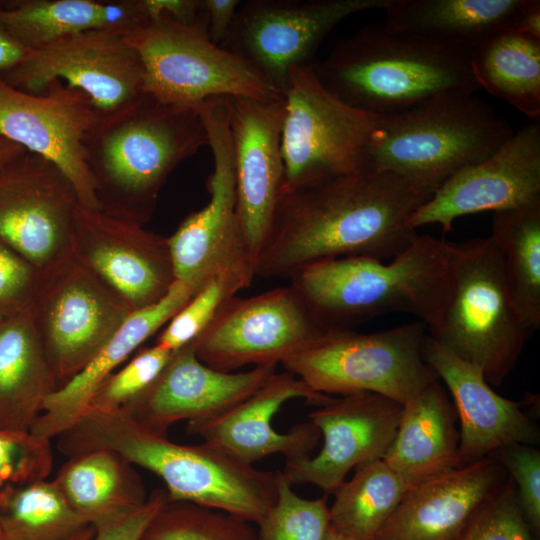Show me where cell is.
Wrapping results in <instances>:
<instances>
[{"label": "cell", "mask_w": 540, "mask_h": 540, "mask_svg": "<svg viewBox=\"0 0 540 540\" xmlns=\"http://www.w3.org/2000/svg\"><path fill=\"white\" fill-rule=\"evenodd\" d=\"M239 0H203L209 39L221 46L233 25Z\"/></svg>", "instance_id": "bcb514c9"}, {"label": "cell", "mask_w": 540, "mask_h": 540, "mask_svg": "<svg viewBox=\"0 0 540 540\" xmlns=\"http://www.w3.org/2000/svg\"><path fill=\"white\" fill-rule=\"evenodd\" d=\"M513 133L475 92L446 93L378 117L363 150L362 169L393 173L432 196L451 176L491 155Z\"/></svg>", "instance_id": "8992f818"}, {"label": "cell", "mask_w": 540, "mask_h": 540, "mask_svg": "<svg viewBox=\"0 0 540 540\" xmlns=\"http://www.w3.org/2000/svg\"><path fill=\"white\" fill-rule=\"evenodd\" d=\"M78 205L72 182L46 158L25 151L0 164V241L38 269L71 250Z\"/></svg>", "instance_id": "e0dca14e"}, {"label": "cell", "mask_w": 540, "mask_h": 540, "mask_svg": "<svg viewBox=\"0 0 540 540\" xmlns=\"http://www.w3.org/2000/svg\"><path fill=\"white\" fill-rule=\"evenodd\" d=\"M88 527L53 479L0 489L1 540H69Z\"/></svg>", "instance_id": "836d02e7"}, {"label": "cell", "mask_w": 540, "mask_h": 540, "mask_svg": "<svg viewBox=\"0 0 540 540\" xmlns=\"http://www.w3.org/2000/svg\"><path fill=\"white\" fill-rule=\"evenodd\" d=\"M0 540H1V537H0Z\"/></svg>", "instance_id": "f5cc1de1"}, {"label": "cell", "mask_w": 540, "mask_h": 540, "mask_svg": "<svg viewBox=\"0 0 540 540\" xmlns=\"http://www.w3.org/2000/svg\"><path fill=\"white\" fill-rule=\"evenodd\" d=\"M389 0H249L241 2L224 49L242 58L281 94L289 73L313 65L329 32L347 17L384 10Z\"/></svg>", "instance_id": "4fadbf2b"}, {"label": "cell", "mask_w": 540, "mask_h": 540, "mask_svg": "<svg viewBox=\"0 0 540 540\" xmlns=\"http://www.w3.org/2000/svg\"><path fill=\"white\" fill-rule=\"evenodd\" d=\"M354 469L333 492L330 527L356 540H374L410 487L382 458Z\"/></svg>", "instance_id": "d6a6232c"}, {"label": "cell", "mask_w": 540, "mask_h": 540, "mask_svg": "<svg viewBox=\"0 0 540 540\" xmlns=\"http://www.w3.org/2000/svg\"><path fill=\"white\" fill-rule=\"evenodd\" d=\"M195 109L213 157V170L206 180L210 198L203 208L185 217L167 240L176 281L197 292L210 277L225 270L255 275V265L236 215L229 97L210 98Z\"/></svg>", "instance_id": "7c38bea8"}, {"label": "cell", "mask_w": 540, "mask_h": 540, "mask_svg": "<svg viewBox=\"0 0 540 540\" xmlns=\"http://www.w3.org/2000/svg\"><path fill=\"white\" fill-rule=\"evenodd\" d=\"M289 286L325 330L352 327L387 313H409L434 330L452 289L451 242L416 234L389 262L367 256L302 266Z\"/></svg>", "instance_id": "3957f363"}, {"label": "cell", "mask_w": 540, "mask_h": 540, "mask_svg": "<svg viewBox=\"0 0 540 540\" xmlns=\"http://www.w3.org/2000/svg\"><path fill=\"white\" fill-rule=\"evenodd\" d=\"M540 201V122L514 132L491 155L446 180L411 216L416 231L437 224L443 233L454 221L480 212L504 211Z\"/></svg>", "instance_id": "ac0fdd59"}, {"label": "cell", "mask_w": 540, "mask_h": 540, "mask_svg": "<svg viewBox=\"0 0 540 540\" xmlns=\"http://www.w3.org/2000/svg\"><path fill=\"white\" fill-rule=\"evenodd\" d=\"M124 37L141 59L145 93L162 103L195 108L215 97L283 96L246 61L214 44L207 21L184 25L161 16Z\"/></svg>", "instance_id": "9c48e42d"}, {"label": "cell", "mask_w": 540, "mask_h": 540, "mask_svg": "<svg viewBox=\"0 0 540 540\" xmlns=\"http://www.w3.org/2000/svg\"><path fill=\"white\" fill-rule=\"evenodd\" d=\"M0 24L21 45L35 51L72 34L104 29V1H3Z\"/></svg>", "instance_id": "e575fe53"}, {"label": "cell", "mask_w": 540, "mask_h": 540, "mask_svg": "<svg viewBox=\"0 0 540 540\" xmlns=\"http://www.w3.org/2000/svg\"><path fill=\"white\" fill-rule=\"evenodd\" d=\"M167 502L164 488L154 489L145 504L132 514L99 527L92 540H140L147 526Z\"/></svg>", "instance_id": "ee69618b"}, {"label": "cell", "mask_w": 540, "mask_h": 540, "mask_svg": "<svg viewBox=\"0 0 540 540\" xmlns=\"http://www.w3.org/2000/svg\"><path fill=\"white\" fill-rule=\"evenodd\" d=\"M295 398L320 406L332 396L311 390L287 371L275 372L243 401L207 420L189 422L186 430L248 464L277 453L284 455L285 462L300 460L311 456L320 431L310 421L296 424L286 433L272 426L282 405Z\"/></svg>", "instance_id": "7402d4cb"}, {"label": "cell", "mask_w": 540, "mask_h": 540, "mask_svg": "<svg viewBox=\"0 0 540 540\" xmlns=\"http://www.w3.org/2000/svg\"><path fill=\"white\" fill-rule=\"evenodd\" d=\"M58 388L30 308L0 320V428L29 432Z\"/></svg>", "instance_id": "f546056e"}, {"label": "cell", "mask_w": 540, "mask_h": 540, "mask_svg": "<svg viewBox=\"0 0 540 540\" xmlns=\"http://www.w3.org/2000/svg\"><path fill=\"white\" fill-rule=\"evenodd\" d=\"M323 540H356L344 533H341L337 530L329 528L326 536L323 538Z\"/></svg>", "instance_id": "f907efd6"}, {"label": "cell", "mask_w": 540, "mask_h": 540, "mask_svg": "<svg viewBox=\"0 0 540 540\" xmlns=\"http://www.w3.org/2000/svg\"><path fill=\"white\" fill-rule=\"evenodd\" d=\"M195 293L175 281L159 302L132 312L87 366L47 397L30 432L51 440L70 428L87 410L98 385L166 325Z\"/></svg>", "instance_id": "484cf974"}, {"label": "cell", "mask_w": 540, "mask_h": 540, "mask_svg": "<svg viewBox=\"0 0 540 540\" xmlns=\"http://www.w3.org/2000/svg\"><path fill=\"white\" fill-rule=\"evenodd\" d=\"M452 289L438 326L427 332L500 386L517 364L531 331L524 324L492 240L451 242Z\"/></svg>", "instance_id": "52a82bcc"}, {"label": "cell", "mask_w": 540, "mask_h": 540, "mask_svg": "<svg viewBox=\"0 0 540 540\" xmlns=\"http://www.w3.org/2000/svg\"><path fill=\"white\" fill-rule=\"evenodd\" d=\"M28 93H40L58 79L84 92L102 112L113 111L144 91V72L136 50L124 35L104 29L61 38L35 51L0 74Z\"/></svg>", "instance_id": "2e32d148"}, {"label": "cell", "mask_w": 540, "mask_h": 540, "mask_svg": "<svg viewBox=\"0 0 540 540\" xmlns=\"http://www.w3.org/2000/svg\"><path fill=\"white\" fill-rule=\"evenodd\" d=\"M456 540H533L531 527L520 509L509 477Z\"/></svg>", "instance_id": "60d3db41"}, {"label": "cell", "mask_w": 540, "mask_h": 540, "mask_svg": "<svg viewBox=\"0 0 540 540\" xmlns=\"http://www.w3.org/2000/svg\"><path fill=\"white\" fill-rule=\"evenodd\" d=\"M276 366L223 372L200 361L192 343L175 352L156 380L121 412L140 424L167 434L179 421L212 418L258 390Z\"/></svg>", "instance_id": "603a6c76"}, {"label": "cell", "mask_w": 540, "mask_h": 540, "mask_svg": "<svg viewBox=\"0 0 540 540\" xmlns=\"http://www.w3.org/2000/svg\"><path fill=\"white\" fill-rule=\"evenodd\" d=\"M140 540H258L251 523L185 501H167Z\"/></svg>", "instance_id": "d590c367"}, {"label": "cell", "mask_w": 540, "mask_h": 540, "mask_svg": "<svg viewBox=\"0 0 540 540\" xmlns=\"http://www.w3.org/2000/svg\"><path fill=\"white\" fill-rule=\"evenodd\" d=\"M70 246L133 312L159 302L176 281L167 237L99 210L77 206Z\"/></svg>", "instance_id": "d6986e66"}, {"label": "cell", "mask_w": 540, "mask_h": 540, "mask_svg": "<svg viewBox=\"0 0 540 540\" xmlns=\"http://www.w3.org/2000/svg\"><path fill=\"white\" fill-rule=\"evenodd\" d=\"M508 473L493 457L410 488L374 540H456Z\"/></svg>", "instance_id": "d4e9b609"}, {"label": "cell", "mask_w": 540, "mask_h": 540, "mask_svg": "<svg viewBox=\"0 0 540 540\" xmlns=\"http://www.w3.org/2000/svg\"><path fill=\"white\" fill-rule=\"evenodd\" d=\"M255 275L243 270H225L210 277L170 319L155 344L177 352L192 343L209 325L220 308L248 287Z\"/></svg>", "instance_id": "8d00e7d4"}, {"label": "cell", "mask_w": 540, "mask_h": 540, "mask_svg": "<svg viewBox=\"0 0 540 540\" xmlns=\"http://www.w3.org/2000/svg\"><path fill=\"white\" fill-rule=\"evenodd\" d=\"M510 474L520 509L533 531L540 529V452L533 445L514 444L493 456Z\"/></svg>", "instance_id": "b9f144b4"}, {"label": "cell", "mask_w": 540, "mask_h": 540, "mask_svg": "<svg viewBox=\"0 0 540 540\" xmlns=\"http://www.w3.org/2000/svg\"><path fill=\"white\" fill-rule=\"evenodd\" d=\"M53 480L71 508L95 529L137 511L149 496L134 465L108 449L68 457Z\"/></svg>", "instance_id": "f1b7e54d"}, {"label": "cell", "mask_w": 540, "mask_h": 540, "mask_svg": "<svg viewBox=\"0 0 540 540\" xmlns=\"http://www.w3.org/2000/svg\"><path fill=\"white\" fill-rule=\"evenodd\" d=\"M30 52L0 24V74L20 64Z\"/></svg>", "instance_id": "7dc6e473"}, {"label": "cell", "mask_w": 540, "mask_h": 540, "mask_svg": "<svg viewBox=\"0 0 540 540\" xmlns=\"http://www.w3.org/2000/svg\"><path fill=\"white\" fill-rule=\"evenodd\" d=\"M53 464L51 440L0 428V489L48 479Z\"/></svg>", "instance_id": "ab89813d"}, {"label": "cell", "mask_w": 540, "mask_h": 540, "mask_svg": "<svg viewBox=\"0 0 540 540\" xmlns=\"http://www.w3.org/2000/svg\"><path fill=\"white\" fill-rule=\"evenodd\" d=\"M472 50L422 40L381 23L341 41L312 69L341 102L384 117L442 94L479 90Z\"/></svg>", "instance_id": "5b68a950"}, {"label": "cell", "mask_w": 540, "mask_h": 540, "mask_svg": "<svg viewBox=\"0 0 540 540\" xmlns=\"http://www.w3.org/2000/svg\"><path fill=\"white\" fill-rule=\"evenodd\" d=\"M132 312L71 250L39 269L30 315L59 388L87 366Z\"/></svg>", "instance_id": "30bf717a"}, {"label": "cell", "mask_w": 540, "mask_h": 540, "mask_svg": "<svg viewBox=\"0 0 540 540\" xmlns=\"http://www.w3.org/2000/svg\"><path fill=\"white\" fill-rule=\"evenodd\" d=\"M453 403L436 380L403 405L396 435L383 456L414 487L461 466Z\"/></svg>", "instance_id": "4316f807"}, {"label": "cell", "mask_w": 540, "mask_h": 540, "mask_svg": "<svg viewBox=\"0 0 540 540\" xmlns=\"http://www.w3.org/2000/svg\"><path fill=\"white\" fill-rule=\"evenodd\" d=\"M527 0H389L383 24L429 42L474 49L515 30Z\"/></svg>", "instance_id": "83f0119b"}, {"label": "cell", "mask_w": 540, "mask_h": 540, "mask_svg": "<svg viewBox=\"0 0 540 540\" xmlns=\"http://www.w3.org/2000/svg\"><path fill=\"white\" fill-rule=\"evenodd\" d=\"M140 6L149 22L161 16L184 25L207 21L203 0H140Z\"/></svg>", "instance_id": "f6af8a7d"}, {"label": "cell", "mask_w": 540, "mask_h": 540, "mask_svg": "<svg viewBox=\"0 0 540 540\" xmlns=\"http://www.w3.org/2000/svg\"><path fill=\"white\" fill-rule=\"evenodd\" d=\"M325 330L290 286L230 298L192 342L197 358L223 372L277 366Z\"/></svg>", "instance_id": "5bb4252c"}, {"label": "cell", "mask_w": 540, "mask_h": 540, "mask_svg": "<svg viewBox=\"0 0 540 540\" xmlns=\"http://www.w3.org/2000/svg\"><path fill=\"white\" fill-rule=\"evenodd\" d=\"M67 457L97 449L119 453L165 484L167 501H185L258 523L275 503L279 470H260L203 441L186 445L121 411L87 409L57 437Z\"/></svg>", "instance_id": "7a4b0ae2"}, {"label": "cell", "mask_w": 540, "mask_h": 540, "mask_svg": "<svg viewBox=\"0 0 540 540\" xmlns=\"http://www.w3.org/2000/svg\"><path fill=\"white\" fill-rule=\"evenodd\" d=\"M426 335L420 320L373 333L327 330L281 365L317 393L368 392L404 405L439 380L423 358Z\"/></svg>", "instance_id": "ba28073f"}, {"label": "cell", "mask_w": 540, "mask_h": 540, "mask_svg": "<svg viewBox=\"0 0 540 540\" xmlns=\"http://www.w3.org/2000/svg\"><path fill=\"white\" fill-rule=\"evenodd\" d=\"M39 269L0 241V320L28 310Z\"/></svg>", "instance_id": "7bdbcfd3"}, {"label": "cell", "mask_w": 540, "mask_h": 540, "mask_svg": "<svg viewBox=\"0 0 540 540\" xmlns=\"http://www.w3.org/2000/svg\"><path fill=\"white\" fill-rule=\"evenodd\" d=\"M208 146L195 108L143 93L106 113L84 139L98 210L145 226L172 172Z\"/></svg>", "instance_id": "277c9868"}, {"label": "cell", "mask_w": 540, "mask_h": 540, "mask_svg": "<svg viewBox=\"0 0 540 540\" xmlns=\"http://www.w3.org/2000/svg\"><path fill=\"white\" fill-rule=\"evenodd\" d=\"M26 150L20 145L0 136V164L24 153Z\"/></svg>", "instance_id": "681fc988"}, {"label": "cell", "mask_w": 540, "mask_h": 540, "mask_svg": "<svg viewBox=\"0 0 540 540\" xmlns=\"http://www.w3.org/2000/svg\"><path fill=\"white\" fill-rule=\"evenodd\" d=\"M282 95V193L362 169L363 150L378 117L338 100L312 65L294 68Z\"/></svg>", "instance_id": "8fae6325"}, {"label": "cell", "mask_w": 540, "mask_h": 540, "mask_svg": "<svg viewBox=\"0 0 540 540\" xmlns=\"http://www.w3.org/2000/svg\"><path fill=\"white\" fill-rule=\"evenodd\" d=\"M430 197L393 173L367 169L283 192L255 275L288 279L339 257L392 259L417 234L409 220Z\"/></svg>", "instance_id": "6da1fadb"}, {"label": "cell", "mask_w": 540, "mask_h": 540, "mask_svg": "<svg viewBox=\"0 0 540 540\" xmlns=\"http://www.w3.org/2000/svg\"><path fill=\"white\" fill-rule=\"evenodd\" d=\"M174 353L157 344L140 350L122 368L112 372L98 385L87 409L122 410L156 380Z\"/></svg>", "instance_id": "f35d334b"}, {"label": "cell", "mask_w": 540, "mask_h": 540, "mask_svg": "<svg viewBox=\"0 0 540 540\" xmlns=\"http://www.w3.org/2000/svg\"><path fill=\"white\" fill-rule=\"evenodd\" d=\"M515 31H519L536 38H540V1L527 0L523 8Z\"/></svg>", "instance_id": "c3c4849f"}, {"label": "cell", "mask_w": 540, "mask_h": 540, "mask_svg": "<svg viewBox=\"0 0 540 540\" xmlns=\"http://www.w3.org/2000/svg\"><path fill=\"white\" fill-rule=\"evenodd\" d=\"M279 470L275 503L257 523L258 540H323L330 528L327 496H299Z\"/></svg>", "instance_id": "74e56055"}, {"label": "cell", "mask_w": 540, "mask_h": 540, "mask_svg": "<svg viewBox=\"0 0 540 540\" xmlns=\"http://www.w3.org/2000/svg\"><path fill=\"white\" fill-rule=\"evenodd\" d=\"M423 358L441 379L453 399L460 423L461 466L492 457L514 444L539 442L536 423L523 410L524 403L497 394L482 370L426 335Z\"/></svg>", "instance_id": "cb8c5ba5"}, {"label": "cell", "mask_w": 540, "mask_h": 540, "mask_svg": "<svg viewBox=\"0 0 540 540\" xmlns=\"http://www.w3.org/2000/svg\"><path fill=\"white\" fill-rule=\"evenodd\" d=\"M92 100L62 80L38 94L0 78V136L59 167L72 182L79 205L98 210L84 139L100 116Z\"/></svg>", "instance_id": "9a60e30c"}, {"label": "cell", "mask_w": 540, "mask_h": 540, "mask_svg": "<svg viewBox=\"0 0 540 540\" xmlns=\"http://www.w3.org/2000/svg\"><path fill=\"white\" fill-rule=\"evenodd\" d=\"M490 237L517 311L533 332L540 326V201L494 212Z\"/></svg>", "instance_id": "1f68e13d"}, {"label": "cell", "mask_w": 540, "mask_h": 540, "mask_svg": "<svg viewBox=\"0 0 540 540\" xmlns=\"http://www.w3.org/2000/svg\"><path fill=\"white\" fill-rule=\"evenodd\" d=\"M283 117V96L271 99L229 97L236 215L254 265L282 193Z\"/></svg>", "instance_id": "44dd1931"}, {"label": "cell", "mask_w": 540, "mask_h": 540, "mask_svg": "<svg viewBox=\"0 0 540 540\" xmlns=\"http://www.w3.org/2000/svg\"><path fill=\"white\" fill-rule=\"evenodd\" d=\"M402 409L403 405L374 393L332 397L308 413L323 438L319 453L285 462L281 472L291 485L313 484L326 496L332 494L352 468L383 458Z\"/></svg>", "instance_id": "ffe728a7"}, {"label": "cell", "mask_w": 540, "mask_h": 540, "mask_svg": "<svg viewBox=\"0 0 540 540\" xmlns=\"http://www.w3.org/2000/svg\"><path fill=\"white\" fill-rule=\"evenodd\" d=\"M95 535V529L93 527H88L78 535L72 537L69 540H92Z\"/></svg>", "instance_id": "816d5d0a"}, {"label": "cell", "mask_w": 540, "mask_h": 540, "mask_svg": "<svg viewBox=\"0 0 540 540\" xmlns=\"http://www.w3.org/2000/svg\"><path fill=\"white\" fill-rule=\"evenodd\" d=\"M471 67L480 88L539 121L540 38L499 31L472 50Z\"/></svg>", "instance_id": "4dcf8cb0"}]
</instances>
